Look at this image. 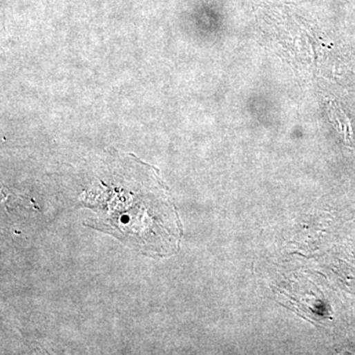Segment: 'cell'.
I'll return each mask as SVG.
<instances>
[{
	"instance_id": "obj_1",
	"label": "cell",
	"mask_w": 355,
	"mask_h": 355,
	"mask_svg": "<svg viewBox=\"0 0 355 355\" xmlns=\"http://www.w3.org/2000/svg\"><path fill=\"white\" fill-rule=\"evenodd\" d=\"M164 189L161 182L152 188L102 184L90 191L86 202L99 218L90 226L112 233L145 255H171L179 248L182 229Z\"/></svg>"
}]
</instances>
